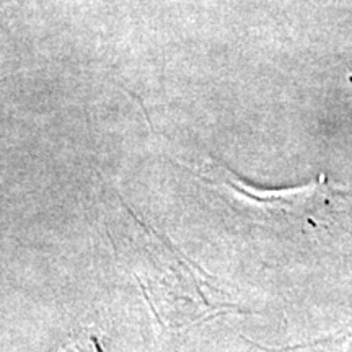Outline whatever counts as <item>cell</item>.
Here are the masks:
<instances>
[{"label":"cell","instance_id":"6da1fadb","mask_svg":"<svg viewBox=\"0 0 352 352\" xmlns=\"http://www.w3.org/2000/svg\"><path fill=\"white\" fill-rule=\"evenodd\" d=\"M352 346V324L344 333L336 338H329L324 341H316L311 344H303L297 347H289L279 352H349Z\"/></svg>","mask_w":352,"mask_h":352}]
</instances>
